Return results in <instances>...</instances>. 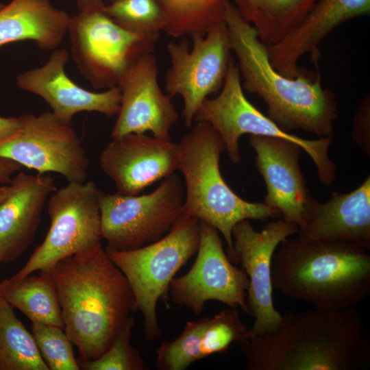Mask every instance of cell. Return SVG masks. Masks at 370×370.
Wrapping results in <instances>:
<instances>
[{
  "label": "cell",
  "mask_w": 370,
  "mask_h": 370,
  "mask_svg": "<svg viewBox=\"0 0 370 370\" xmlns=\"http://www.w3.org/2000/svg\"><path fill=\"white\" fill-rule=\"evenodd\" d=\"M200 225L197 218L182 214L170 231L153 243L131 250L105 249L132 288L136 308L144 317L147 340L161 336L157 317L158 301L166 298L174 275L197 252Z\"/></svg>",
  "instance_id": "cell-6"
},
{
  "label": "cell",
  "mask_w": 370,
  "mask_h": 370,
  "mask_svg": "<svg viewBox=\"0 0 370 370\" xmlns=\"http://www.w3.org/2000/svg\"><path fill=\"white\" fill-rule=\"evenodd\" d=\"M22 168L21 164L14 161L0 158V184H10L13 175Z\"/></svg>",
  "instance_id": "cell-32"
},
{
  "label": "cell",
  "mask_w": 370,
  "mask_h": 370,
  "mask_svg": "<svg viewBox=\"0 0 370 370\" xmlns=\"http://www.w3.org/2000/svg\"><path fill=\"white\" fill-rule=\"evenodd\" d=\"M369 96L366 97L359 106L354 123L353 136L367 151L369 148Z\"/></svg>",
  "instance_id": "cell-31"
},
{
  "label": "cell",
  "mask_w": 370,
  "mask_h": 370,
  "mask_svg": "<svg viewBox=\"0 0 370 370\" xmlns=\"http://www.w3.org/2000/svg\"><path fill=\"white\" fill-rule=\"evenodd\" d=\"M241 348L247 370H360L370 366V336L354 307L285 311L271 330L261 334L250 330Z\"/></svg>",
  "instance_id": "cell-1"
},
{
  "label": "cell",
  "mask_w": 370,
  "mask_h": 370,
  "mask_svg": "<svg viewBox=\"0 0 370 370\" xmlns=\"http://www.w3.org/2000/svg\"><path fill=\"white\" fill-rule=\"evenodd\" d=\"M224 21L243 79L242 86L263 100L267 116L286 132L301 130L319 138L333 135L337 103L334 93L322 86L319 73L301 70L290 78L279 73L256 29L232 2L226 8Z\"/></svg>",
  "instance_id": "cell-3"
},
{
  "label": "cell",
  "mask_w": 370,
  "mask_h": 370,
  "mask_svg": "<svg viewBox=\"0 0 370 370\" xmlns=\"http://www.w3.org/2000/svg\"><path fill=\"white\" fill-rule=\"evenodd\" d=\"M271 284L286 297L317 308L354 307L370 293V255L349 241L288 237L273 254Z\"/></svg>",
  "instance_id": "cell-4"
},
{
  "label": "cell",
  "mask_w": 370,
  "mask_h": 370,
  "mask_svg": "<svg viewBox=\"0 0 370 370\" xmlns=\"http://www.w3.org/2000/svg\"><path fill=\"white\" fill-rule=\"evenodd\" d=\"M99 166L114 183L117 193L138 195L175 173L178 145L145 134H127L112 138L100 153Z\"/></svg>",
  "instance_id": "cell-16"
},
{
  "label": "cell",
  "mask_w": 370,
  "mask_h": 370,
  "mask_svg": "<svg viewBox=\"0 0 370 370\" xmlns=\"http://www.w3.org/2000/svg\"><path fill=\"white\" fill-rule=\"evenodd\" d=\"M32 333L40 354L49 370H79L73 343L64 328L32 322Z\"/></svg>",
  "instance_id": "cell-28"
},
{
  "label": "cell",
  "mask_w": 370,
  "mask_h": 370,
  "mask_svg": "<svg viewBox=\"0 0 370 370\" xmlns=\"http://www.w3.org/2000/svg\"><path fill=\"white\" fill-rule=\"evenodd\" d=\"M237 64L232 60L219 95L206 98L200 105L194 121L210 123L223 139L233 164L241 162L238 140L244 134L288 140L298 145L315 164L319 182L330 186L335 180L336 167L328 156L333 135L317 139H305L282 130L246 98Z\"/></svg>",
  "instance_id": "cell-7"
},
{
  "label": "cell",
  "mask_w": 370,
  "mask_h": 370,
  "mask_svg": "<svg viewBox=\"0 0 370 370\" xmlns=\"http://www.w3.org/2000/svg\"><path fill=\"white\" fill-rule=\"evenodd\" d=\"M68 59L67 49L54 50L41 66L18 73L16 86L42 98L51 112L66 123H71L73 117L82 112H97L108 116L117 115L121 98L119 87L103 92H92L80 87L65 72Z\"/></svg>",
  "instance_id": "cell-17"
},
{
  "label": "cell",
  "mask_w": 370,
  "mask_h": 370,
  "mask_svg": "<svg viewBox=\"0 0 370 370\" xmlns=\"http://www.w3.org/2000/svg\"><path fill=\"white\" fill-rule=\"evenodd\" d=\"M241 17L256 30L266 45L293 32L317 0H231Z\"/></svg>",
  "instance_id": "cell-22"
},
{
  "label": "cell",
  "mask_w": 370,
  "mask_h": 370,
  "mask_svg": "<svg viewBox=\"0 0 370 370\" xmlns=\"http://www.w3.org/2000/svg\"><path fill=\"white\" fill-rule=\"evenodd\" d=\"M12 191V186L9 184L0 185V204L9 196Z\"/></svg>",
  "instance_id": "cell-35"
},
{
  "label": "cell",
  "mask_w": 370,
  "mask_h": 370,
  "mask_svg": "<svg viewBox=\"0 0 370 370\" xmlns=\"http://www.w3.org/2000/svg\"><path fill=\"white\" fill-rule=\"evenodd\" d=\"M190 47L186 36L169 42L166 49L171 66L165 76L166 94L183 99L184 125L192 126L201 103L220 90L232 60L228 32L224 22L212 27L204 35L191 36Z\"/></svg>",
  "instance_id": "cell-12"
},
{
  "label": "cell",
  "mask_w": 370,
  "mask_h": 370,
  "mask_svg": "<svg viewBox=\"0 0 370 370\" xmlns=\"http://www.w3.org/2000/svg\"><path fill=\"white\" fill-rule=\"evenodd\" d=\"M5 5L4 3L0 2V10Z\"/></svg>",
  "instance_id": "cell-36"
},
{
  "label": "cell",
  "mask_w": 370,
  "mask_h": 370,
  "mask_svg": "<svg viewBox=\"0 0 370 370\" xmlns=\"http://www.w3.org/2000/svg\"><path fill=\"white\" fill-rule=\"evenodd\" d=\"M250 330L242 322L236 309H225L213 317L204 332L201 341L202 358L225 352L234 343L240 345L249 337Z\"/></svg>",
  "instance_id": "cell-29"
},
{
  "label": "cell",
  "mask_w": 370,
  "mask_h": 370,
  "mask_svg": "<svg viewBox=\"0 0 370 370\" xmlns=\"http://www.w3.org/2000/svg\"><path fill=\"white\" fill-rule=\"evenodd\" d=\"M10 184L12 191L0 204V260L3 263L16 260L32 243L47 201L56 190L49 173L20 171Z\"/></svg>",
  "instance_id": "cell-20"
},
{
  "label": "cell",
  "mask_w": 370,
  "mask_h": 370,
  "mask_svg": "<svg viewBox=\"0 0 370 370\" xmlns=\"http://www.w3.org/2000/svg\"><path fill=\"white\" fill-rule=\"evenodd\" d=\"M0 262H1V260H0Z\"/></svg>",
  "instance_id": "cell-37"
},
{
  "label": "cell",
  "mask_w": 370,
  "mask_h": 370,
  "mask_svg": "<svg viewBox=\"0 0 370 370\" xmlns=\"http://www.w3.org/2000/svg\"><path fill=\"white\" fill-rule=\"evenodd\" d=\"M112 2L116 0H110ZM77 4L79 10L97 8L104 5L101 0H77Z\"/></svg>",
  "instance_id": "cell-34"
},
{
  "label": "cell",
  "mask_w": 370,
  "mask_h": 370,
  "mask_svg": "<svg viewBox=\"0 0 370 370\" xmlns=\"http://www.w3.org/2000/svg\"><path fill=\"white\" fill-rule=\"evenodd\" d=\"M297 232L296 224L284 219L271 221L260 231L247 219L238 222L232 230L236 263H241L249 279L247 303L249 314L254 317L250 329L254 334L271 330L280 319L272 297V258L281 242Z\"/></svg>",
  "instance_id": "cell-14"
},
{
  "label": "cell",
  "mask_w": 370,
  "mask_h": 370,
  "mask_svg": "<svg viewBox=\"0 0 370 370\" xmlns=\"http://www.w3.org/2000/svg\"><path fill=\"white\" fill-rule=\"evenodd\" d=\"M21 126V119L18 117L0 116V140L16 132Z\"/></svg>",
  "instance_id": "cell-33"
},
{
  "label": "cell",
  "mask_w": 370,
  "mask_h": 370,
  "mask_svg": "<svg viewBox=\"0 0 370 370\" xmlns=\"http://www.w3.org/2000/svg\"><path fill=\"white\" fill-rule=\"evenodd\" d=\"M0 369L49 370L32 333L0 293Z\"/></svg>",
  "instance_id": "cell-25"
},
{
  "label": "cell",
  "mask_w": 370,
  "mask_h": 370,
  "mask_svg": "<svg viewBox=\"0 0 370 370\" xmlns=\"http://www.w3.org/2000/svg\"><path fill=\"white\" fill-rule=\"evenodd\" d=\"M0 293L32 322L64 328L57 290L49 273H32L18 280H5L0 282Z\"/></svg>",
  "instance_id": "cell-23"
},
{
  "label": "cell",
  "mask_w": 370,
  "mask_h": 370,
  "mask_svg": "<svg viewBox=\"0 0 370 370\" xmlns=\"http://www.w3.org/2000/svg\"><path fill=\"white\" fill-rule=\"evenodd\" d=\"M210 317L188 321L180 335L164 341L157 350L156 368L159 370H184L202 358L201 341Z\"/></svg>",
  "instance_id": "cell-26"
},
{
  "label": "cell",
  "mask_w": 370,
  "mask_h": 370,
  "mask_svg": "<svg viewBox=\"0 0 370 370\" xmlns=\"http://www.w3.org/2000/svg\"><path fill=\"white\" fill-rule=\"evenodd\" d=\"M103 11L129 31L156 39L162 31V15L154 0H116L105 5Z\"/></svg>",
  "instance_id": "cell-27"
},
{
  "label": "cell",
  "mask_w": 370,
  "mask_h": 370,
  "mask_svg": "<svg viewBox=\"0 0 370 370\" xmlns=\"http://www.w3.org/2000/svg\"><path fill=\"white\" fill-rule=\"evenodd\" d=\"M101 7L70 17L67 33L79 71L95 89L117 86L128 69L153 53L158 39L124 29Z\"/></svg>",
  "instance_id": "cell-8"
},
{
  "label": "cell",
  "mask_w": 370,
  "mask_h": 370,
  "mask_svg": "<svg viewBox=\"0 0 370 370\" xmlns=\"http://www.w3.org/2000/svg\"><path fill=\"white\" fill-rule=\"evenodd\" d=\"M196 260L184 275L173 278L169 291L171 301L199 314L210 300L249 314L247 303L249 279L223 250L219 231L201 221Z\"/></svg>",
  "instance_id": "cell-13"
},
{
  "label": "cell",
  "mask_w": 370,
  "mask_h": 370,
  "mask_svg": "<svg viewBox=\"0 0 370 370\" xmlns=\"http://www.w3.org/2000/svg\"><path fill=\"white\" fill-rule=\"evenodd\" d=\"M48 273L65 332L83 361L97 358L136 310L126 278L101 245L61 260Z\"/></svg>",
  "instance_id": "cell-2"
},
{
  "label": "cell",
  "mask_w": 370,
  "mask_h": 370,
  "mask_svg": "<svg viewBox=\"0 0 370 370\" xmlns=\"http://www.w3.org/2000/svg\"><path fill=\"white\" fill-rule=\"evenodd\" d=\"M102 192L92 181L68 182L47 201L49 231L24 267L10 279L36 271L48 273L61 260L101 245L99 200Z\"/></svg>",
  "instance_id": "cell-9"
},
{
  "label": "cell",
  "mask_w": 370,
  "mask_h": 370,
  "mask_svg": "<svg viewBox=\"0 0 370 370\" xmlns=\"http://www.w3.org/2000/svg\"><path fill=\"white\" fill-rule=\"evenodd\" d=\"M184 192L173 173L148 194L103 193L99 200L101 238L107 247L131 250L166 235L182 214Z\"/></svg>",
  "instance_id": "cell-10"
},
{
  "label": "cell",
  "mask_w": 370,
  "mask_h": 370,
  "mask_svg": "<svg viewBox=\"0 0 370 370\" xmlns=\"http://www.w3.org/2000/svg\"><path fill=\"white\" fill-rule=\"evenodd\" d=\"M70 17L49 0H11L0 10V47L32 40L42 49L53 50L67 34Z\"/></svg>",
  "instance_id": "cell-21"
},
{
  "label": "cell",
  "mask_w": 370,
  "mask_h": 370,
  "mask_svg": "<svg viewBox=\"0 0 370 370\" xmlns=\"http://www.w3.org/2000/svg\"><path fill=\"white\" fill-rule=\"evenodd\" d=\"M177 145V169L186 186L182 214L216 228L226 243L229 259L236 263L234 227L243 220L264 221L281 214L264 202L244 200L226 184L219 166L225 145L210 123L197 122Z\"/></svg>",
  "instance_id": "cell-5"
},
{
  "label": "cell",
  "mask_w": 370,
  "mask_h": 370,
  "mask_svg": "<svg viewBox=\"0 0 370 370\" xmlns=\"http://www.w3.org/2000/svg\"><path fill=\"white\" fill-rule=\"evenodd\" d=\"M257 170L267 186L264 203L298 227L310 196L299 164L301 147L282 138L249 135Z\"/></svg>",
  "instance_id": "cell-18"
},
{
  "label": "cell",
  "mask_w": 370,
  "mask_h": 370,
  "mask_svg": "<svg viewBox=\"0 0 370 370\" xmlns=\"http://www.w3.org/2000/svg\"><path fill=\"white\" fill-rule=\"evenodd\" d=\"M135 321L130 317L108 349L96 359L83 361L86 370H143L145 362L140 352L131 344Z\"/></svg>",
  "instance_id": "cell-30"
},
{
  "label": "cell",
  "mask_w": 370,
  "mask_h": 370,
  "mask_svg": "<svg viewBox=\"0 0 370 370\" xmlns=\"http://www.w3.org/2000/svg\"><path fill=\"white\" fill-rule=\"evenodd\" d=\"M158 67L153 53L134 63L120 80V110L111 138L149 132L155 137L171 140L170 132L178 119L171 97L162 92Z\"/></svg>",
  "instance_id": "cell-15"
},
{
  "label": "cell",
  "mask_w": 370,
  "mask_h": 370,
  "mask_svg": "<svg viewBox=\"0 0 370 370\" xmlns=\"http://www.w3.org/2000/svg\"><path fill=\"white\" fill-rule=\"evenodd\" d=\"M21 126L0 140V158L14 161L38 173H56L68 182L86 181L89 160L71 123L52 112L19 116Z\"/></svg>",
  "instance_id": "cell-11"
},
{
  "label": "cell",
  "mask_w": 370,
  "mask_h": 370,
  "mask_svg": "<svg viewBox=\"0 0 370 370\" xmlns=\"http://www.w3.org/2000/svg\"><path fill=\"white\" fill-rule=\"evenodd\" d=\"M306 241H345L370 249V177L348 193L333 192L320 203L310 196L298 227Z\"/></svg>",
  "instance_id": "cell-19"
},
{
  "label": "cell",
  "mask_w": 370,
  "mask_h": 370,
  "mask_svg": "<svg viewBox=\"0 0 370 370\" xmlns=\"http://www.w3.org/2000/svg\"><path fill=\"white\" fill-rule=\"evenodd\" d=\"M162 18V31L175 38L202 35L224 22L231 0H154Z\"/></svg>",
  "instance_id": "cell-24"
}]
</instances>
